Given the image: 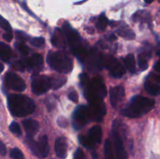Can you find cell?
Instances as JSON below:
<instances>
[{"mask_svg":"<svg viewBox=\"0 0 160 159\" xmlns=\"http://www.w3.org/2000/svg\"><path fill=\"white\" fill-rule=\"evenodd\" d=\"M125 66L127 67L130 73H134L136 71V61L133 54H128L126 57L123 59Z\"/></svg>","mask_w":160,"mask_h":159,"instance_id":"44dd1931","label":"cell"},{"mask_svg":"<svg viewBox=\"0 0 160 159\" xmlns=\"http://www.w3.org/2000/svg\"><path fill=\"white\" fill-rule=\"evenodd\" d=\"M106 95V87L100 76H95L86 86L85 97L88 101H94L103 100Z\"/></svg>","mask_w":160,"mask_h":159,"instance_id":"5b68a950","label":"cell"},{"mask_svg":"<svg viewBox=\"0 0 160 159\" xmlns=\"http://www.w3.org/2000/svg\"><path fill=\"white\" fill-rule=\"evenodd\" d=\"M0 26L6 32H11V31H12V28H11V26L9 23V22L6 19L3 18L1 15H0Z\"/></svg>","mask_w":160,"mask_h":159,"instance_id":"4dcf8cb0","label":"cell"},{"mask_svg":"<svg viewBox=\"0 0 160 159\" xmlns=\"http://www.w3.org/2000/svg\"><path fill=\"white\" fill-rule=\"evenodd\" d=\"M110 102L114 108H117L125 97V90L122 86H115L110 89Z\"/></svg>","mask_w":160,"mask_h":159,"instance_id":"4fadbf2b","label":"cell"},{"mask_svg":"<svg viewBox=\"0 0 160 159\" xmlns=\"http://www.w3.org/2000/svg\"><path fill=\"white\" fill-rule=\"evenodd\" d=\"M90 141L94 145L100 143L102 141V128L99 126H95L89 130L88 135L87 136Z\"/></svg>","mask_w":160,"mask_h":159,"instance_id":"e0dca14e","label":"cell"},{"mask_svg":"<svg viewBox=\"0 0 160 159\" xmlns=\"http://www.w3.org/2000/svg\"><path fill=\"white\" fill-rule=\"evenodd\" d=\"M52 87L51 79L46 76H37L33 78L31 89L36 95H42L48 91Z\"/></svg>","mask_w":160,"mask_h":159,"instance_id":"9c48e42d","label":"cell"},{"mask_svg":"<svg viewBox=\"0 0 160 159\" xmlns=\"http://www.w3.org/2000/svg\"><path fill=\"white\" fill-rule=\"evenodd\" d=\"M38 150L39 154H41L42 157H47L49 152V145H48V139L47 136H42L39 139L38 143Z\"/></svg>","mask_w":160,"mask_h":159,"instance_id":"ac0fdd59","label":"cell"},{"mask_svg":"<svg viewBox=\"0 0 160 159\" xmlns=\"http://www.w3.org/2000/svg\"><path fill=\"white\" fill-rule=\"evenodd\" d=\"M12 56V52L10 47L4 42L0 41V59L4 62H8Z\"/></svg>","mask_w":160,"mask_h":159,"instance_id":"d6986e66","label":"cell"},{"mask_svg":"<svg viewBox=\"0 0 160 159\" xmlns=\"http://www.w3.org/2000/svg\"><path fill=\"white\" fill-rule=\"evenodd\" d=\"M9 130H10L12 133L16 134V135L17 136H20L22 134L20 125L15 121H13L10 124V126H9Z\"/></svg>","mask_w":160,"mask_h":159,"instance_id":"f1b7e54d","label":"cell"},{"mask_svg":"<svg viewBox=\"0 0 160 159\" xmlns=\"http://www.w3.org/2000/svg\"><path fill=\"white\" fill-rule=\"evenodd\" d=\"M8 107L13 116L21 118L32 114L35 109V104L26 95L11 94L8 97Z\"/></svg>","mask_w":160,"mask_h":159,"instance_id":"6da1fadb","label":"cell"},{"mask_svg":"<svg viewBox=\"0 0 160 159\" xmlns=\"http://www.w3.org/2000/svg\"><path fill=\"white\" fill-rule=\"evenodd\" d=\"M74 159H86L85 154H84V151L81 149L78 148L74 153Z\"/></svg>","mask_w":160,"mask_h":159,"instance_id":"8d00e7d4","label":"cell"},{"mask_svg":"<svg viewBox=\"0 0 160 159\" xmlns=\"http://www.w3.org/2000/svg\"><path fill=\"white\" fill-rule=\"evenodd\" d=\"M150 76H151L152 79L154 80L155 81H156V82H158V83H160V75H159V74H151V75H150Z\"/></svg>","mask_w":160,"mask_h":159,"instance_id":"7bdbcfd3","label":"cell"},{"mask_svg":"<svg viewBox=\"0 0 160 159\" xmlns=\"http://www.w3.org/2000/svg\"><path fill=\"white\" fill-rule=\"evenodd\" d=\"M156 54H157L158 56H159V57H160V50H159V51H157V53H156Z\"/></svg>","mask_w":160,"mask_h":159,"instance_id":"7dc6e473","label":"cell"},{"mask_svg":"<svg viewBox=\"0 0 160 159\" xmlns=\"http://www.w3.org/2000/svg\"><path fill=\"white\" fill-rule=\"evenodd\" d=\"M144 1H145L146 3H148V4H150V3L152 2L154 0H144Z\"/></svg>","mask_w":160,"mask_h":159,"instance_id":"bcb514c9","label":"cell"},{"mask_svg":"<svg viewBox=\"0 0 160 159\" xmlns=\"http://www.w3.org/2000/svg\"><path fill=\"white\" fill-rule=\"evenodd\" d=\"M132 18L134 21L141 22V23H148L151 20L150 14L145 10H141L135 12L133 15Z\"/></svg>","mask_w":160,"mask_h":159,"instance_id":"7402d4cb","label":"cell"},{"mask_svg":"<svg viewBox=\"0 0 160 159\" xmlns=\"http://www.w3.org/2000/svg\"><path fill=\"white\" fill-rule=\"evenodd\" d=\"M89 121L88 108L84 105H81L75 110L73 115V126L76 130L81 129Z\"/></svg>","mask_w":160,"mask_h":159,"instance_id":"8fae6325","label":"cell"},{"mask_svg":"<svg viewBox=\"0 0 160 159\" xmlns=\"http://www.w3.org/2000/svg\"><path fill=\"white\" fill-rule=\"evenodd\" d=\"M57 123H58V125H59V126H61V127H67V122L63 117H59V118H58Z\"/></svg>","mask_w":160,"mask_h":159,"instance_id":"f35d334b","label":"cell"},{"mask_svg":"<svg viewBox=\"0 0 160 159\" xmlns=\"http://www.w3.org/2000/svg\"><path fill=\"white\" fill-rule=\"evenodd\" d=\"M62 31L68 41V45L73 54L81 61H84L86 52L85 48L83 45L82 40L77 31H75L68 23H66L62 27Z\"/></svg>","mask_w":160,"mask_h":159,"instance_id":"3957f363","label":"cell"},{"mask_svg":"<svg viewBox=\"0 0 160 159\" xmlns=\"http://www.w3.org/2000/svg\"><path fill=\"white\" fill-rule=\"evenodd\" d=\"M150 58V53L143 52L141 53L138 58V65L142 70H145L148 68V60Z\"/></svg>","mask_w":160,"mask_h":159,"instance_id":"d4e9b609","label":"cell"},{"mask_svg":"<svg viewBox=\"0 0 160 159\" xmlns=\"http://www.w3.org/2000/svg\"><path fill=\"white\" fill-rule=\"evenodd\" d=\"M51 83L52 86H53L54 88H59V87H62V85L65 84V80L58 78V79H54V80H51Z\"/></svg>","mask_w":160,"mask_h":159,"instance_id":"d590c367","label":"cell"},{"mask_svg":"<svg viewBox=\"0 0 160 159\" xmlns=\"http://www.w3.org/2000/svg\"><path fill=\"white\" fill-rule=\"evenodd\" d=\"M3 38L6 41L9 42L12 41V32H6L3 34Z\"/></svg>","mask_w":160,"mask_h":159,"instance_id":"60d3db41","label":"cell"},{"mask_svg":"<svg viewBox=\"0 0 160 159\" xmlns=\"http://www.w3.org/2000/svg\"><path fill=\"white\" fill-rule=\"evenodd\" d=\"M154 106V100L137 95L132 98L122 113L129 118H138L150 112Z\"/></svg>","mask_w":160,"mask_h":159,"instance_id":"7a4b0ae2","label":"cell"},{"mask_svg":"<svg viewBox=\"0 0 160 159\" xmlns=\"http://www.w3.org/2000/svg\"><path fill=\"white\" fill-rule=\"evenodd\" d=\"M28 147H30V149L31 150L33 153H34L35 155H38L39 153V150H38V145L36 142H34V140H32L31 139L28 140Z\"/></svg>","mask_w":160,"mask_h":159,"instance_id":"1f68e13d","label":"cell"},{"mask_svg":"<svg viewBox=\"0 0 160 159\" xmlns=\"http://www.w3.org/2000/svg\"><path fill=\"white\" fill-rule=\"evenodd\" d=\"M24 69L33 73H38L43 69V58L39 54H34L30 58L22 59Z\"/></svg>","mask_w":160,"mask_h":159,"instance_id":"7c38bea8","label":"cell"},{"mask_svg":"<svg viewBox=\"0 0 160 159\" xmlns=\"http://www.w3.org/2000/svg\"><path fill=\"white\" fill-rule=\"evenodd\" d=\"M145 88L148 94L153 96H156L160 94V86L150 80H147L145 83Z\"/></svg>","mask_w":160,"mask_h":159,"instance_id":"cb8c5ba5","label":"cell"},{"mask_svg":"<svg viewBox=\"0 0 160 159\" xmlns=\"http://www.w3.org/2000/svg\"><path fill=\"white\" fill-rule=\"evenodd\" d=\"M88 108L89 120H93L95 122H102L103 117L106 114V106L103 102V100L90 101Z\"/></svg>","mask_w":160,"mask_h":159,"instance_id":"8992f818","label":"cell"},{"mask_svg":"<svg viewBox=\"0 0 160 159\" xmlns=\"http://www.w3.org/2000/svg\"><path fill=\"white\" fill-rule=\"evenodd\" d=\"M5 83L7 87L15 91L22 92L26 89V84L20 76L16 73L9 72L5 76Z\"/></svg>","mask_w":160,"mask_h":159,"instance_id":"30bf717a","label":"cell"},{"mask_svg":"<svg viewBox=\"0 0 160 159\" xmlns=\"http://www.w3.org/2000/svg\"><path fill=\"white\" fill-rule=\"evenodd\" d=\"M154 70H156V72H158V73H160V61L159 62H156V63L155 64Z\"/></svg>","mask_w":160,"mask_h":159,"instance_id":"ee69618b","label":"cell"},{"mask_svg":"<svg viewBox=\"0 0 160 159\" xmlns=\"http://www.w3.org/2000/svg\"><path fill=\"white\" fill-rule=\"evenodd\" d=\"M0 154L2 156H6V147L2 140H0Z\"/></svg>","mask_w":160,"mask_h":159,"instance_id":"ab89813d","label":"cell"},{"mask_svg":"<svg viewBox=\"0 0 160 159\" xmlns=\"http://www.w3.org/2000/svg\"><path fill=\"white\" fill-rule=\"evenodd\" d=\"M17 37L19 40L23 41L27 39V36L23 34V32H21V31H17Z\"/></svg>","mask_w":160,"mask_h":159,"instance_id":"b9f144b4","label":"cell"},{"mask_svg":"<svg viewBox=\"0 0 160 159\" xmlns=\"http://www.w3.org/2000/svg\"><path fill=\"white\" fill-rule=\"evenodd\" d=\"M52 43L54 46L57 48H64L66 45L65 41H64V37L62 36V32L59 29H56L52 37Z\"/></svg>","mask_w":160,"mask_h":159,"instance_id":"ffe728a7","label":"cell"},{"mask_svg":"<svg viewBox=\"0 0 160 159\" xmlns=\"http://www.w3.org/2000/svg\"><path fill=\"white\" fill-rule=\"evenodd\" d=\"M89 83V77L87 73H82L80 76V84L82 87H86Z\"/></svg>","mask_w":160,"mask_h":159,"instance_id":"e575fe53","label":"cell"},{"mask_svg":"<svg viewBox=\"0 0 160 159\" xmlns=\"http://www.w3.org/2000/svg\"><path fill=\"white\" fill-rule=\"evenodd\" d=\"M10 157L13 159H24L23 153L19 148H13L11 150Z\"/></svg>","mask_w":160,"mask_h":159,"instance_id":"f546056e","label":"cell"},{"mask_svg":"<svg viewBox=\"0 0 160 159\" xmlns=\"http://www.w3.org/2000/svg\"><path fill=\"white\" fill-rule=\"evenodd\" d=\"M85 63L88 70L92 73H97L100 71L104 64L102 56L96 50H91L86 54Z\"/></svg>","mask_w":160,"mask_h":159,"instance_id":"52a82bcc","label":"cell"},{"mask_svg":"<svg viewBox=\"0 0 160 159\" xmlns=\"http://www.w3.org/2000/svg\"><path fill=\"white\" fill-rule=\"evenodd\" d=\"M68 97L72 101H74V102H77V101H78V93H77L75 90H73V91L70 92L68 94Z\"/></svg>","mask_w":160,"mask_h":159,"instance_id":"74e56055","label":"cell"},{"mask_svg":"<svg viewBox=\"0 0 160 159\" xmlns=\"http://www.w3.org/2000/svg\"><path fill=\"white\" fill-rule=\"evenodd\" d=\"M104 159H114L112 145L110 140L107 139L104 145Z\"/></svg>","mask_w":160,"mask_h":159,"instance_id":"484cf974","label":"cell"},{"mask_svg":"<svg viewBox=\"0 0 160 159\" xmlns=\"http://www.w3.org/2000/svg\"><path fill=\"white\" fill-rule=\"evenodd\" d=\"M55 151L59 158H65L67 153V142L65 137H59L55 142Z\"/></svg>","mask_w":160,"mask_h":159,"instance_id":"2e32d148","label":"cell"},{"mask_svg":"<svg viewBox=\"0 0 160 159\" xmlns=\"http://www.w3.org/2000/svg\"><path fill=\"white\" fill-rule=\"evenodd\" d=\"M3 70H4V65L0 62V73H1Z\"/></svg>","mask_w":160,"mask_h":159,"instance_id":"f6af8a7d","label":"cell"},{"mask_svg":"<svg viewBox=\"0 0 160 159\" xmlns=\"http://www.w3.org/2000/svg\"><path fill=\"white\" fill-rule=\"evenodd\" d=\"M114 140V148H115L116 157L117 159H128V155L125 151L124 145H123V140L120 138L118 132L114 130L112 132Z\"/></svg>","mask_w":160,"mask_h":159,"instance_id":"5bb4252c","label":"cell"},{"mask_svg":"<svg viewBox=\"0 0 160 159\" xmlns=\"http://www.w3.org/2000/svg\"><path fill=\"white\" fill-rule=\"evenodd\" d=\"M23 126L24 127L27 137L28 139H31L39 129V124L34 119H26L23 121Z\"/></svg>","mask_w":160,"mask_h":159,"instance_id":"9a60e30c","label":"cell"},{"mask_svg":"<svg viewBox=\"0 0 160 159\" xmlns=\"http://www.w3.org/2000/svg\"><path fill=\"white\" fill-rule=\"evenodd\" d=\"M117 33L122 37L128 39V40H132V39L135 37V34H134V31L127 26H122L120 28H118Z\"/></svg>","mask_w":160,"mask_h":159,"instance_id":"603a6c76","label":"cell"},{"mask_svg":"<svg viewBox=\"0 0 160 159\" xmlns=\"http://www.w3.org/2000/svg\"><path fill=\"white\" fill-rule=\"evenodd\" d=\"M108 25V19L106 17V16L105 15V13L101 14L99 16L98 19V21H97L96 26L100 31H104Z\"/></svg>","mask_w":160,"mask_h":159,"instance_id":"4316f807","label":"cell"},{"mask_svg":"<svg viewBox=\"0 0 160 159\" xmlns=\"http://www.w3.org/2000/svg\"><path fill=\"white\" fill-rule=\"evenodd\" d=\"M79 141L84 147L88 148V149H92L95 147V145L90 141V140L88 139V137H85V136H80L79 137Z\"/></svg>","mask_w":160,"mask_h":159,"instance_id":"83f0119b","label":"cell"},{"mask_svg":"<svg viewBox=\"0 0 160 159\" xmlns=\"http://www.w3.org/2000/svg\"><path fill=\"white\" fill-rule=\"evenodd\" d=\"M103 62L112 77L120 78L125 74L124 67L113 56H106L103 59Z\"/></svg>","mask_w":160,"mask_h":159,"instance_id":"ba28073f","label":"cell"},{"mask_svg":"<svg viewBox=\"0 0 160 159\" xmlns=\"http://www.w3.org/2000/svg\"><path fill=\"white\" fill-rule=\"evenodd\" d=\"M48 63L52 69L60 73H68L73 70L71 58L62 51L50 52L47 57Z\"/></svg>","mask_w":160,"mask_h":159,"instance_id":"277c9868","label":"cell"},{"mask_svg":"<svg viewBox=\"0 0 160 159\" xmlns=\"http://www.w3.org/2000/svg\"><path fill=\"white\" fill-rule=\"evenodd\" d=\"M31 44L34 47H37V48H40L42 45H44L45 44V39L43 37H34L31 40Z\"/></svg>","mask_w":160,"mask_h":159,"instance_id":"d6a6232c","label":"cell"},{"mask_svg":"<svg viewBox=\"0 0 160 159\" xmlns=\"http://www.w3.org/2000/svg\"><path fill=\"white\" fill-rule=\"evenodd\" d=\"M17 46V48L18 49V51L21 53L22 55H27L29 53V48L25 44L22 43V42H19L16 45Z\"/></svg>","mask_w":160,"mask_h":159,"instance_id":"836d02e7","label":"cell"},{"mask_svg":"<svg viewBox=\"0 0 160 159\" xmlns=\"http://www.w3.org/2000/svg\"><path fill=\"white\" fill-rule=\"evenodd\" d=\"M159 2H160V0H159Z\"/></svg>","mask_w":160,"mask_h":159,"instance_id":"c3c4849f","label":"cell"}]
</instances>
